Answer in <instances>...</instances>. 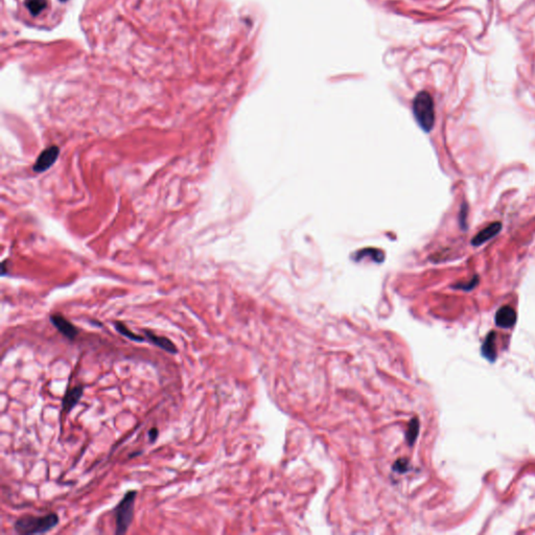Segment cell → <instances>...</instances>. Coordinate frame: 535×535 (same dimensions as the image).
Wrapping results in <instances>:
<instances>
[{"instance_id":"15","label":"cell","mask_w":535,"mask_h":535,"mask_svg":"<svg viewBox=\"0 0 535 535\" xmlns=\"http://www.w3.org/2000/svg\"><path fill=\"white\" fill-rule=\"evenodd\" d=\"M394 470L399 472H405L408 469V461L406 459H399L394 464Z\"/></svg>"},{"instance_id":"12","label":"cell","mask_w":535,"mask_h":535,"mask_svg":"<svg viewBox=\"0 0 535 535\" xmlns=\"http://www.w3.org/2000/svg\"><path fill=\"white\" fill-rule=\"evenodd\" d=\"M25 6L33 16H37L47 7V0H25Z\"/></svg>"},{"instance_id":"17","label":"cell","mask_w":535,"mask_h":535,"mask_svg":"<svg viewBox=\"0 0 535 535\" xmlns=\"http://www.w3.org/2000/svg\"><path fill=\"white\" fill-rule=\"evenodd\" d=\"M466 211H467V207H466V205H465V204H463V206H462V209H461V211H460V217H461V218H460V224H461V226H462V228H463V229H465V227H466V226H465V220H466Z\"/></svg>"},{"instance_id":"11","label":"cell","mask_w":535,"mask_h":535,"mask_svg":"<svg viewBox=\"0 0 535 535\" xmlns=\"http://www.w3.org/2000/svg\"><path fill=\"white\" fill-rule=\"evenodd\" d=\"M114 328L115 330L120 333L123 337L127 338L128 340L130 341H133V342H138V343H142V342L146 341L145 337H142L140 335H137L135 333H133L128 326L126 324H124L123 322H120V321H115L114 322Z\"/></svg>"},{"instance_id":"3","label":"cell","mask_w":535,"mask_h":535,"mask_svg":"<svg viewBox=\"0 0 535 535\" xmlns=\"http://www.w3.org/2000/svg\"><path fill=\"white\" fill-rule=\"evenodd\" d=\"M413 113L415 120L424 132H430L435 124L434 101L431 94L421 91L413 100Z\"/></svg>"},{"instance_id":"13","label":"cell","mask_w":535,"mask_h":535,"mask_svg":"<svg viewBox=\"0 0 535 535\" xmlns=\"http://www.w3.org/2000/svg\"><path fill=\"white\" fill-rule=\"evenodd\" d=\"M418 431H419V422L417 419L414 418L411 420L409 427H408V432H407V440L410 445H412L414 441L416 440V437H417L418 435Z\"/></svg>"},{"instance_id":"10","label":"cell","mask_w":535,"mask_h":535,"mask_svg":"<svg viewBox=\"0 0 535 535\" xmlns=\"http://www.w3.org/2000/svg\"><path fill=\"white\" fill-rule=\"evenodd\" d=\"M482 353L487 360L490 362H495L497 358V350H496V333L492 332L486 337L483 346H482Z\"/></svg>"},{"instance_id":"4","label":"cell","mask_w":535,"mask_h":535,"mask_svg":"<svg viewBox=\"0 0 535 535\" xmlns=\"http://www.w3.org/2000/svg\"><path fill=\"white\" fill-rule=\"evenodd\" d=\"M59 154H60V148L58 145H50L42 151L39 157L36 160V163L33 167V171L37 174L44 173L47 171L54 163L57 161Z\"/></svg>"},{"instance_id":"7","label":"cell","mask_w":535,"mask_h":535,"mask_svg":"<svg viewBox=\"0 0 535 535\" xmlns=\"http://www.w3.org/2000/svg\"><path fill=\"white\" fill-rule=\"evenodd\" d=\"M83 395H84L83 385L76 386V387L70 388L66 391L62 399V408L66 414H69L73 410V408L79 404V401L81 400Z\"/></svg>"},{"instance_id":"16","label":"cell","mask_w":535,"mask_h":535,"mask_svg":"<svg viewBox=\"0 0 535 535\" xmlns=\"http://www.w3.org/2000/svg\"><path fill=\"white\" fill-rule=\"evenodd\" d=\"M147 436H148V440H150V442L154 443L158 439V436H159L158 429L157 427H152L151 430H148Z\"/></svg>"},{"instance_id":"9","label":"cell","mask_w":535,"mask_h":535,"mask_svg":"<svg viewBox=\"0 0 535 535\" xmlns=\"http://www.w3.org/2000/svg\"><path fill=\"white\" fill-rule=\"evenodd\" d=\"M501 229H502L501 223L500 222H495V223H493V224L488 225L486 228L482 229L477 235L473 236L471 244L473 246H475V247L481 246L482 244L488 242L489 240H492L493 237H495L497 234H499Z\"/></svg>"},{"instance_id":"8","label":"cell","mask_w":535,"mask_h":535,"mask_svg":"<svg viewBox=\"0 0 535 535\" xmlns=\"http://www.w3.org/2000/svg\"><path fill=\"white\" fill-rule=\"evenodd\" d=\"M516 322L515 310L509 306L504 305L499 308L496 314V324L502 329H510Z\"/></svg>"},{"instance_id":"1","label":"cell","mask_w":535,"mask_h":535,"mask_svg":"<svg viewBox=\"0 0 535 535\" xmlns=\"http://www.w3.org/2000/svg\"><path fill=\"white\" fill-rule=\"evenodd\" d=\"M59 522L60 518L55 512L40 516L26 514L15 521L14 530L23 535L43 534L55 529Z\"/></svg>"},{"instance_id":"2","label":"cell","mask_w":535,"mask_h":535,"mask_svg":"<svg viewBox=\"0 0 535 535\" xmlns=\"http://www.w3.org/2000/svg\"><path fill=\"white\" fill-rule=\"evenodd\" d=\"M136 498V490H129L113 509L116 535H122L128 532L134 518Z\"/></svg>"},{"instance_id":"18","label":"cell","mask_w":535,"mask_h":535,"mask_svg":"<svg viewBox=\"0 0 535 535\" xmlns=\"http://www.w3.org/2000/svg\"><path fill=\"white\" fill-rule=\"evenodd\" d=\"M61 2H66V0H61Z\"/></svg>"},{"instance_id":"5","label":"cell","mask_w":535,"mask_h":535,"mask_svg":"<svg viewBox=\"0 0 535 535\" xmlns=\"http://www.w3.org/2000/svg\"><path fill=\"white\" fill-rule=\"evenodd\" d=\"M51 324L55 326L56 330L67 338L70 341H73L79 336V330L76 325H73L68 319H66L61 314H52L49 316Z\"/></svg>"},{"instance_id":"14","label":"cell","mask_w":535,"mask_h":535,"mask_svg":"<svg viewBox=\"0 0 535 535\" xmlns=\"http://www.w3.org/2000/svg\"><path fill=\"white\" fill-rule=\"evenodd\" d=\"M479 282V277L478 276H474L471 280H469L468 282H465V284H458L456 286H454L455 289H459V290H465V291H469V290H472L475 286L478 285Z\"/></svg>"},{"instance_id":"6","label":"cell","mask_w":535,"mask_h":535,"mask_svg":"<svg viewBox=\"0 0 535 535\" xmlns=\"http://www.w3.org/2000/svg\"><path fill=\"white\" fill-rule=\"evenodd\" d=\"M143 334H144V337L146 339V342H148V343L165 350L166 352L168 353H171V354H177L178 353V347L173 343V341L167 337H162V336H157L155 335L152 331H148V330H143L142 331Z\"/></svg>"}]
</instances>
